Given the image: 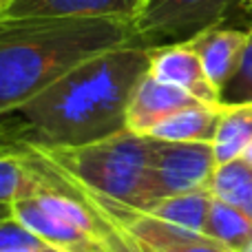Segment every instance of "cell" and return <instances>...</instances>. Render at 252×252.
Here are the masks:
<instances>
[{
  "label": "cell",
  "instance_id": "15",
  "mask_svg": "<svg viewBox=\"0 0 252 252\" xmlns=\"http://www.w3.org/2000/svg\"><path fill=\"white\" fill-rule=\"evenodd\" d=\"M252 144V104L223 106L217 135L213 139L217 166L237 159Z\"/></svg>",
  "mask_w": 252,
  "mask_h": 252
},
{
  "label": "cell",
  "instance_id": "1",
  "mask_svg": "<svg viewBox=\"0 0 252 252\" xmlns=\"http://www.w3.org/2000/svg\"><path fill=\"white\" fill-rule=\"evenodd\" d=\"M148 66L151 53L142 44L109 49L80 62L2 118L29 146L58 148L97 142L126 128L130 95Z\"/></svg>",
  "mask_w": 252,
  "mask_h": 252
},
{
  "label": "cell",
  "instance_id": "24",
  "mask_svg": "<svg viewBox=\"0 0 252 252\" xmlns=\"http://www.w3.org/2000/svg\"><path fill=\"white\" fill-rule=\"evenodd\" d=\"M9 2H11V0H0V4H2V9H4V7H7V4H9Z\"/></svg>",
  "mask_w": 252,
  "mask_h": 252
},
{
  "label": "cell",
  "instance_id": "2",
  "mask_svg": "<svg viewBox=\"0 0 252 252\" xmlns=\"http://www.w3.org/2000/svg\"><path fill=\"white\" fill-rule=\"evenodd\" d=\"M133 42L130 20L0 16V118L27 104L80 62Z\"/></svg>",
  "mask_w": 252,
  "mask_h": 252
},
{
  "label": "cell",
  "instance_id": "4",
  "mask_svg": "<svg viewBox=\"0 0 252 252\" xmlns=\"http://www.w3.org/2000/svg\"><path fill=\"white\" fill-rule=\"evenodd\" d=\"M248 0H142L130 20L135 42L142 47H161L188 42L197 33L226 25Z\"/></svg>",
  "mask_w": 252,
  "mask_h": 252
},
{
  "label": "cell",
  "instance_id": "26",
  "mask_svg": "<svg viewBox=\"0 0 252 252\" xmlns=\"http://www.w3.org/2000/svg\"><path fill=\"white\" fill-rule=\"evenodd\" d=\"M248 2H250V9H252V0H248Z\"/></svg>",
  "mask_w": 252,
  "mask_h": 252
},
{
  "label": "cell",
  "instance_id": "16",
  "mask_svg": "<svg viewBox=\"0 0 252 252\" xmlns=\"http://www.w3.org/2000/svg\"><path fill=\"white\" fill-rule=\"evenodd\" d=\"M208 188L213 197L246 210L252 195V164H248L244 157L219 164Z\"/></svg>",
  "mask_w": 252,
  "mask_h": 252
},
{
  "label": "cell",
  "instance_id": "9",
  "mask_svg": "<svg viewBox=\"0 0 252 252\" xmlns=\"http://www.w3.org/2000/svg\"><path fill=\"white\" fill-rule=\"evenodd\" d=\"M11 215L20 223H25L35 237H40L44 244L62 252H106V246L93 239L91 235L47 213L35 197H25V199L13 201Z\"/></svg>",
  "mask_w": 252,
  "mask_h": 252
},
{
  "label": "cell",
  "instance_id": "13",
  "mask_svg": "<svg viewBox=\"0 0 252 252\" xmlns=\"http://www.w3.org/2000/svg\"><path fill=\"white\" fill-rule=\"evenodd\" d=\"M213 192L210 188H201V190L182 192V195L164 197V199L155 201L153 206L144 208V213L153 215V217L161 219V221L170 223V226L184 228L190 232L206 230V219L210 213V204H213Z\"/></svg>",
  "mask_w": 252,
  "mask_h": 252
},
{
  "label": "cell",
  "instance_id": "8",
  "mask_svg": "<svg viewBox=\"0 0 252 252\" xmlns=\"http://www.w3.org/2000/svg\"><path fill=\"white\" fill-rule=\"evenodd\" d=\"M246 42H248V29H237V27L226 25L210 27L197 33L192 40H188V44L197 51L204 64L206 75L219 89V93L239 66Z\"/></svg>",
  "mask_w": 252,
  "mask_h": 252
},
{
  "label": "cell",
  "instance_id": "25",
  "mask_svg": "<svg viewBox=\"0 0 252 252\" xmlns=\"http://www.w3.org/2000/svg\"><path fill=\"white\" fill-rule=\"evenodd\" d=\"M241 252H252V244L248 246V248H246V250H241Z\"/></svg>",
  "mask_w": 252,
  "mask_h": 252
},
{
  "label": "cell",
  "instance_id": "17",
  "mask_svg": "<svg viewBox=\"0 0 252 252\" xmlns=\"http://www.w3.org/2000/svg\"><path fill=\"white\" fill-rule=\"evenodd\" d=\"M219 100H221V106L252 104V22L248 27V42L241 53L239 66L221 89Z\"/></svg>",
  "mask_w": 252,
  "mask_h": 252
},
{
  "label": "cell",
  "instance_id": "10",
  "mask_svg": "<svg viewBox=\"0 0 252 252\" xmlns=\"http://www.w3.org/2000/svg\"><path fill=\"white\" fill-rule=\"evenodd\" d=\"M142 0H11L0 16L118 18L133 20Z\"/></svg>",
  "mask_w": 252,
  "mask_h": 252
},
{
  "label": "cell",
  "instance_id": "22",
  "mask_svg": "<svg viewBox=\"0 0 252 252\" xmlns=\"http://www.w3.org/2000/svg\"><path fill=\"white\" fill-rule=\"evenodd\" d=\"M241 157H244V159L248 161V164H252V144H250L248 148H246V153H244V155H241Z\"/></svg>",
  "mask_w": 252,
  "mask_h": 252
},
{
  "label": "cell",
  "instance_id": "14",
  "mask_svg": "<svg viewBox=\"0 0 252 252\" xmlns=\"http://www.w3.org/2000/svg\"><path fill=\"white\" fill-rule=\"evenodd\" d=\"M204 235L219 241L232 252H241L252 244V217L246 210L215 197L206 219Z\"/></svg>",
  "mask_w": 252,
  "mask_h": 252
},
{
  "label": "cell",
  "instance_id": "6",
  "mask_svg": "<svg viewBox=\"0 0 252 252\" xmlns=\"http://www.w3.org/2000/svg\"><path fill=\"white\" fill-rule=\"evenodd\" d=\"M148 53H151V66H148L151 75L184 89L204 104H221L219 89L210 82L197 51L188 42L151 47Z\"/></svg>",
  "mask_w": 252,
  "mask_h": 252
},
{
  "label": "cell",
  "instance_id": "28",
  "mask_svg": "<svg viewBox=\"0 0 252 252\" xmlns=\"http://www.w3.org/2000/svg\"><path fill=\"white\" fill-rule=\"evenodd\" d=\"M106 252H113V250H106Z\"/></svg>",
  "mask_w": 252,
  "mask_h": 252
},
{
  "label": "cell",
  "instance_id": "12",
  "mask_svg": "<svg viewBox=\"0 0 252 252\" xmlns=\"http://www.w3.org/2000/svg\"><path fill=\"white\" fill-rule=\"evenodd\" d=\"M47 186L35 151L27 144L16 153L0 155V204L35 197Z\"/></svg>",
  "mask_w": 252,
  "mask_h": 252
},
{
  "label": "cell",
  "instance_id": "27",
  "mask_svg": "<svg viewBox=\"0 0 252 252\" xmlns=\"http://www.w3.org/2000/svg\"><path fill=\"white\" fill-rule=\"evenodd\" d=\"M0 13H2V4H0Z\"/></svg>",
  "mask_w": 252,
  "mask_h": 252
},
{
  "label": "cell",
  "instance_id": "11",
  "mask_svg": "<svg viewBox=\"0 0 252 252\" xmlns=\"http://www.w3.org/2000/svg\"><path fill=\"white\" fill-rule=\"evenodd\" d=\"M221 104H192L164 118L151 128V137L164 142H213L219 128Z\"/></svg>",
  "mask_w": 252,
  "mask_h": 252
},
{
  "label": "cell",
  "instance_id": "18",
  "mask_svg": "<svg viewBox=\"0 0 252 252\" xmlns=\"http://www.w3.org/2000/svg\"><path fill=\"white\" fill-rule=\"evenodd\" d=\"M44 244L40 237H35L25 223H20L16 217H4L0 219V252L27 248V246H38Z\"/></svg>",
  "mask_w": 252,
  "mask_h": 252
},
{
  "label": "cell",
  "instance_id": "5",
  "mask_svg": "<svg viewBox=\"0 0 252 252\" xmlns=\"http://www.w3.org/2000/svg\"><path fill=\"white\" fill-rule=\"evenodd\" d=\"M153 139V190L155 201L210 186L217 168L213 142Z\"/></svg>",
  "mask_w": 252,
  "mask_h": 252
},
{
  "label": "cell",
  "instance_id": "23",
  "mask_svg": "<svg viewBox=\"0 0 252 252\" xmlns=\"http://www.w3.org/2000/svg\"><path fill=\"white\" fill-rule=\"evenodd\" d=\"M246 213L252 217V195H250V201H248V208H246Z\"/></svg>",
  "mask_w": 252,
  "mask_h": 252
},
{
  "label": "cell",
  "instance_id": "3",
  "mask_svg": "<svg viewBox=\"0 0 252 252\" xmlns=\"http://www.w3.org/2000/svg\"><path fill=\"white\" fill-rule=\"evenodd\" d=\"M33 148L62 177L97 195L137 210L155 204L151 135L124 128L91 144Z\"/></svg>",
  "mask_w": 252,
  "mask_h": 252
},
{
  "label": "cell",
  "instance_id": "19",
  "mask_svg": "<svg viewBox=\"0 0 252 252\" xmlns=\"http://www.w3.org/2000/svg\"><path fill=\"white\" fill-rule=\"evenodd\" d=\"M27 144L20 142L16 135V130H13L11 122H2V118H0V155H7V153H16L20 151V148H25Z\"/></svg>",
  "mask_w": 252,
  "mask_h": 252
},
{
  "label": "cell",
  "instance_id": "21",
  "mask_svg": "<svg viewBox=\"0 0 252 252\" xmlns=\"http://www.w3.org/2000/svg\"><path fill=\"white\" fill-rule=\"evenodd\" d=\"M11 217V206L9 204H0V219Z\"/></svg>",
  "mask_w": 252,
  "mask_h": 252
},
{
  "label": "cell",
  "instance_id": "20",
  "mask_svg": "<svg viewBox=\"0 0 252 252\" xmlns=\"http://www.w3.org/2000/svg\"><path fill=\"white\" fill-rule=\"evenodd\" d=\"M9 252H62L49 244H38V246H27V248H18V250H9Z\"/></svg>",
  "mask_w": 252,
  "mask_h": 252
},
{
  "label": "cell",
  "instance_id": "7",
  "mask_svg": "<svg viewBox=\"0 0 252 252\" xmlns=\"http://www.w3.org/2000/svg\"><path fill=\"white\" fill-rule=\"evenodd\" d=\"M192 104H199L195 95L146 73L130 95L126 109V128L139 135H148L153 126L159 124L164 118Z\"/></svg>",
  "mask_w": 252,
  "mask_h": 252
}]
</instances>
